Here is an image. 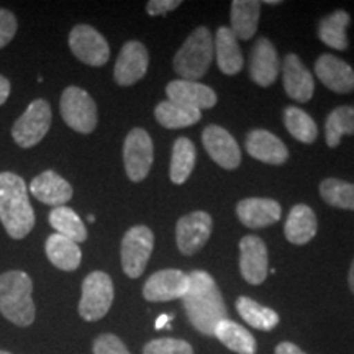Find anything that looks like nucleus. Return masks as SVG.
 <instances>
[{"instance_id":"ea45409f","label":"nucleus","mask_w":354,"mask_h":354,"mask_svg":"<svg viewBox=\"0 0 354 354\" xmlns=\"http://www.w3.org/2000/svg\"><path fill=\"white\" fill-rule=\"evenodd\" d=\"M276 354H307L305 351H302L297 344L294 343H289V342H284L281 344H277L276 348Z\"/></svg>"},{"instance_id":"39448f33","label":"nucleus","mask_w":354,"mask_h":354,"mask_svg":"<svg viewBox=\"0 0 354 354\" xmlns=\"http://www.w3.org/2000/svg\"><path fill=\"white\" fill-rule=\"evenodd\" d=\"M113 282L107 272L94 271L84 279L79 300V315L86 322H97L109 313L113 304Z\"/></svg>"},{"instance_id":"1a4fd4ad","label":"nucleus","mask_w":354,"mask_h":354,"mask_svg":"<svg viewBox=\"0 0 354 354\" xmlns=\"http://www.w3.org/2000/svg\"><path fill=\"white\" fill-rule=\"evenodd\" d=\"M154 146L151 136L143 128H133L123 145V162L128 179L141 183L153 166Z\"/></svg>"},{"instance_id":"58836bf2","label":"nucleus","mask_w":354,"mask_h":354,"mask_svg":"<svg viewBox=\"0 0 354 354\" xmlns=\"http://www.w3.org/2000/svg\"><path fill=\"white\" fill-rule=\"evenodd\" d=\"M180 3H183L180 0H151L146 3V12L153 17L166 15L167 12L176 10Z\"/></svg>"},{"instance_id":"37998d69","label":"nucleus","mask_w":354,"mask_h":354,"mask_svg":"<svg viewBox=\"0 0 354 354\" xmlns=\"http://www.w3.org/2000/svg\"><path fill=\"white\" fill-rule=\"evenodd\" d=\"M348 284H349V289L354 294V259L351 263V268H349V274H348Z\"/></svg>"},{"instance_id":"e433bc0d","label":"nucleus","mask_w":354,"mask_h":354,"mask_svg":"<svg viewBox=\"0 0 354 354\" xmlns=\"http://www.w3.org/2000/svg\"><path fill=\"white\" fill-rule=\"evenodd\" d=\"M94 354H131L125 346V343L118 338L117 335L104 333L97 336L94 346H92Z\"/></svg>"},{"instance_id":"c756f323","label":"nucleus","mask_w":354,"mask_h":354,"mask_svg":"<svg viewBox=\"0 0 354 354\" xmlns=\"http://www.w3.org/2000/svg\"><path fill=\"white\" fill-rule=\"evenodd\" d=\"M196 145L192 143L185 136L176 140L172 146V156H171V167L169 177L174 184H184L192 174L194 166H196Z\"/></svg>"},{"instance_id":"4468645a","label":"nucleus","mask_w":354,"mask_h":354,"mask_svg":"<svg viewBox=\"0 0 354 354\" xmlns=\"http://www.w3.org/2000/svg\"><path fill=\"white\" fill-rule=\"evenodd\" d=\"M205 151L223 169H236L241 162V151L236 140L218 125L207 127L202 133Z\"/></svg>"},{"instance_id":"4be33fe9","label":"nucleus","mask_w":354,"mask_h":354,"mask_svg":"<svg viewBox=\"0 0 354 354\" xmlns=\"http://www.w3.org/2000/svg\"><path fill=\"white\" fill-rule=\"evenodd\" d=\"M284 88L290 99L305 104L313 97L315 81L297 55H287L284 61Z\"/></svg>"},{"instance_id":"f704fd0d","label":"nucleus","mask_w":354,"mask_h":354,"mask_svg":"<svg viewBox=\"0 0 354 354\" xmlns=\"http://www.w3.org/2000/svg\"><path fill=\"white\" fill-rule=\"evenodd\" d=\"M320 196L328 205L342 210H354V184L328 177L320 184Z\"/></svg>"},{"instance_id":"9b49d317","label":"nucleus","mask_w":354,"mask_h":354,"mask_svg":"<svg viewBox=\"0 0 354 354\" xmlns=\"http://www.w3.org/2000/svg\"><path fill=\"white\" fill-rule=\"evenodd\" d=\"M214 221L207 212H194L179 218L176 225L177 248L184 256H194L205 246L212 234Z\"/></svg>"},{"instance_id":"393cba45","label":"nucleus","mask_w":354,"mask_h":354,"mask_svg":"<svg viewBox=\"0 0 354 354\" xmlns=\"http://www.w3.org/2000/svg\"><path fill=\"white\" fill-rule=\"evenodd\" d=\"M44 250H46V256L50 263L56 266L57 269H61V271H76L79 266H81L82 253L79 250V245L71 241L69 238L63 236V234L55 233L48 236Z\"/></svg>"},{"instance_id":"2f4dec72","label":"nucleus","mask_w":354,"mask_h":354,"mask_svg":"<svg viewBox=\"0 0 354 354\" xmlns=\"http://www.w3.org/2000/svg\"><path fill=\"white\" fill-rule=\"evenodd\" d=\"M236 310L248 325L261 331H271L279 325V315L272 308L264 307L250 297L236 300Z\"/></svg>"},{"instance_id":"0eeeda50","label":"nucleus","mask_w":354,"mask_h":354,"mask_svg":"<svg viewBox=\"0 0 354 354\" xmlns=\"http://www.w3.org/2000/svg\"><path fill=\"white\" fill-rule=\"evenodd\" d=\"M154 248V234L148 227L138 225L128 230L122 240L120 258L123 272L128 277L138 279L145 272Z\"/></svg>"},{"instance_id":"dca6fc26","label":"nucleus","mask_w":354,"mask_h":354,"mask_svg":"<svg viewBox=\"0 0 354 354\" xmlns=\"http://www.w3.org/2000/svg\"><path fill=\"white\" fill-rule=\"evenodd\" d=\"M315 74L320 82L336 94L354 91V69L346 61L333 55H322L315 63Z\"/></svg>"},{"instance_id":"2eb2a0df","label":"nucleus","mask_w":354,"mask_h":354,"mask_svg":"<svg viewBox=\"0 0 354 354\" xmlns=\"http://www.w3.org/2000/svg\"><path fill=\"white\" fill-rule=\"evenodd\" d=\"M268 248L259 236L248 234L240 241V271L248 284L259 286L268 277Z\"/></svg>"},{"instance_id":"79ce46f5","label":"nucleus","mask_w":354,"mask_h":354,"mask_svg":"<svg viewBox=\"0 0 354 354\" xmlns=\"http://www.w3.org/2000/svg\"><path fill=\"white\" fill-rule=\"evenodd\" d=\"M171 315H161L156 320V328L158 330H161V328H165V326H167V328H169V325H167V322L171 320Z\"/></svg>"},{"instance_id":"f3484780","label":"nucleus","mask_w":354,"mask_h":354,"mask_svg":"<svg viewBox=\"0 0 354 354\" xmlns=\"http://www.w3.org/2000/svg\"><path fill=\"white\" fill-rule=\"evenodd\" d=\"M166 94L171 102L185 105V107L205 110L212 109L216 105V94L214 88H210L205 84L196 81H184V79H177L171 81L166 87Z\"/></svg>"},{"instance_id":"7ed1b4c3","label":"nucleus","mask_w":354,"mask_h":354,"mask_svg":"<svg viewBox=\"0 0 354 354\" xmlns=\"http://www.w3.org/2000/svg\"><path fill=\"white\" fill-rule=\"evenodd\" d=\"M32 277L24 271L0 274V313L13 325L26 328L35 322L37 308L33 302Z\"/></svg>"},{"instance_id":"4c0bfd02","label":"nucleus","mask_w":354,"mask_h":354,"mask_svg":"<svg viewBox=\"0 0 354 354\" xmlns=\"http://www.w3.org/2000/svg\"><path fill=\"white\" fill-rule=\"evenodd\" d=\"M17 19L7 8H0V50L12 41L17 33Z\"/></svg>"},{"instance_id":"f8f14e48","label":"nucleus","mask_w":354,"mask_h":354,"mask_svg":"<svg viewBox=\"0 0 354 354\" xmlns=\"http://www.w3.org/2000/svg\"><path fill=\"white\" fill-rule=\"evenodd\" d=\"M149 66V55L143 43L128 41L123 44L115 63L113 77L118 86H133L145 77Z\"/></svg>"},{"instance_id":"f257e3e1","label":"nucleus","mask_w":354,"mask_h":354,"mask_svg":"<svg viewBox=\"0 0 354 354\" xmlns=\"http://www.w3.org/2000/svg\"><path fill=\"white\" fill-rule=\"evenodd\" d=\"M189 276V289L183 305L194 328L207 336H214L220 322L227 320V305L215 279L205 271H192Z\"/></svg>"},{"instance_id":"c9c22d12","label":"nucleus","mask_w":354,"mask_h":354,"mask_svg":"<svg viewBox=\"0 0 354 354\" xmlns=\"http://www.w3.org/2000/svg\"><path fill=\"white\" fill-rule=\"evenodd\" d=\"M143 354H194V349L184 339L158 338L145 344Z\"/></svg>"},{"instance_id":"c03bdc74","label":"nucleus","mask_w":354,"mask_h":354,"mask_svg":"<svg viewBox=\"0 0 354 354\" xmlns=\"http://www.w3.org/2000/svg\"><path fill=\"white\" fill-rule=\"evenodd\" d=\"M266 6H279V3H281V2H279V0H266Z\"/></svg>"},{"instance_id":"72a5a7b5","label":"nucleus","mask_w":354,"mask_h":354,"mask_svg":"<svg viewBox=\"0 0 354 354\" xmlns=\"http://www.w3.org/2000/svg\"><path fill=\"white\" fill-rule=\"evenodd\" d=\"M284 123L287 131L300 143L310 145L317 140L318 128L313 118L307 112L297 107H287L284 112Z\"/></svg>"},{"instance_id":"20e7f679","label":"nucleus","mask_w":354,"mask_h":354,"mask_svg":"<svg viewBox=\"0 0 354 354\" xmlns=\"http://www.w3.org/2000/svg\"><path fill=\"white\" fill-rule=\"evenodd\" d=\"M214 59V38L209 28L198 26L176 53L172 66L184 81H198L209 71Z\"/></svg>"},{"instance_id":"412c9836","label":"nucleus","mask_w":354,"mask_h":354,"mask_svg":"<svg viewBox=\"0 0 354 354\" xmlns=\"http://www.w3.org/2000/svg\"><path fill=\"white\" fill-rule=\"evenodd\" d=\"M30 192L44 205L63 207L73 197V187L55 171H44L30 184Z\"/></svg>"},{"instance_id":"6ab92c4d","label":"nucleus","mask_w":354,"mask_h":354,"mask_svg":"<svg viewBox=\"0 0 354 354\" xmlns=\"http://www.w3.org/2000/svg\"><path fill=\"white\" fill-rule=\"evenodd\" d=\"M246 151L266 165L281 166L289 159V149L284 141L268 130H253L246 136Z\"/></svg>"},{"instance_id":"9d476101","label":"nucleus","mask_w":354,"mask_h":354,"mask_svg":"<svg viewBox=\"0 0 354 354\" xmlns=\"http://www.w3.org/2000/svg\"><path fill=\"white\" fill-rule=\"evenodd\" d=\"M69 48L79 61L94 68L107 64L110 57L107 39L91 25H76L71 30Z\"/></svg>"},{"instance_id":"aec40b11","label":"nucleus","mask_w":354,"mask_h":354,"mask_svg":"<svg viewBox=\"0 0 354 354\" xmlns=\"http://www.w3.org/2000/svg\"><path fill=\"white\" fill-rule=\"evenodd\" d=\"M236 215L248 228H264L281 220L282 209L272 198L251 197L238 202Z\"/></svg>"},{"instance_id":"cd10ccee","label":"nucleus","mask_w":354,"mask_h":354,"mask_svg":"<svg viewBox=\"0 0 354 354\" xmlns=\"http://www.w3.org/2000/svg\"><path fill=\"white\" fill-rule=\"evenodd\" d=\"M154 117L161 127L177 130V128L192 127L202 118L201 110L185 107V105L176 104V102L165 100L154 110Z\"/></svg>"},{"instance_id":"6e6552de","label":"nucleus","mask_w":354,"mask_h":354,"mask_svg":"<svg viewBox=\"0 0 354 354\" xmlns=\"http://www.w3.org/2000/svg\"><path fill=\"white\" fill-rule=\"evenodd\" d=\"M51 127V107L44 99H37L26 107L24 115L13 123L12 136L20 148H33Z\"/></svg>"},{"instance_id":"b1692460","label":"nucleus","mask_w":354,"mask_h":354,"mask_svg":"<svg viewBox=\"0 0 354 354\" xmlns=\"http://www.w3.org/2000/svg\"><path fill=\"white\" fill-rule=\"evenodd\" d=\"M317 215L305 203L292 207L289 216H287L284 233L287 241L292 245H305L317 234Z\"/></svg>"},{"instance_id":"a19ab883","label":"nucleus","mask_w":354,"mask_h":354,"mask_svg":"<svg viewBox=\"0 0 354 354\" xmlns=\"http://www.w3.org/2000/svg\"><path fill=\"white\" fill-rule=\"evenodd\" d=\"M10 95V82L7 77L0 76V105H3Z\"/></svg>"},{"instance_id":"a18cd8bd","label":"nucleus","mask_w":354,"mask_h":354,"mask_svg":"<svg viewBox=\"0 0 354 354\" xmlns=\"http://www.w3.org/2000/svg\"><path fill=\"white\" fill-rule=\"evenodd\" d=\"M0 354H12V353H8V351H3V349H0Z\"/></svg>"},{"instance_id":"f03ea898","label":"nucleus","mask_w":354,"mask_h":354,"mask_svg":"<svg viewBox=\"0 0 354 354\" xmlns=\"http://www.w3.org/2000/svg\"><path fill=\"white\" fill-rule=\"evenodd\" d=\"M0 221L13 240L25 238L35 227L26 184L13 172H0Z\"/></svg>"},{"instance_id":"a878e982","label":"nucleus","mask_w":354,"mask_h":354,"mask_svg":"<svg viewBox=\"0 0 354 354\" xmlns=\"http://www.w3.org/2000/svg\"><path fill=\"white\" fill-rule=\"evenodd\" d=\"M349 21H351V17L344 10H335L330 15L323 17L318 24V38L333 50L346 51L349 46L346 37Z\"/></svg>"},{"instance_id":"423d86ee","label":"nucleus","mask_w":354,"mask_h":354,"mask_svg":"<svg viewBox=\"0 0 354 354\" xmlns=\"http://www.w3.org/2000/svg\"><path fill=\"white\" fill-rule=\"evenodd\" d=\"M61 117L74 131L92 133L97 127V105L94 99L81 87L71 86L61 95Z\"/></svg>"},{"instance_id":"c85d7f7f","label":"nucleus","mask_w":354,"mask_h":354,"mask_svg":"<svg viewBox=\"0 0 354 354\" xmlns=\"http://www.w3.org/2000/svg\"><path fill=\"white\" fill-rule=\"evenodd\" d=\"M214 336L220 339L225 346L238 354H256V339L240 323L223 320L215 328Z\"/></svg>"},{"instance_id":"473e14b6","label":"nucleus","mask_w":354,"mask_h":354,"mask_svg":"<svg viewBox=\"0 0 354 354\" xmlns=\"http://www.w3.org/2000/svg\"><path fill=\"white\" fill-rule=\"evenodd\" d=\"M344 135H354V105H343L330 112L325 122V138L330 148H336Z\"/></svg>"},{"instance_id":"5701e85b","label":"nucleus","mask_w":354,"mask_h":354,"mask_svg":"<svg viewBox=\"0 0 354 354\" xmlns=\"http://www.w3.org/2000/svg\"><path fill=\"white\" fill-rule=\"evenodd\" d=\"M215 55L216 64L227 76H234L243 69V53L238 44L236 35L228 26H220L215 35Z\"/></svg>"},{"instance_id":"bb28decb","label":"nucleus","mask_w":354,"mask_h":354,"mask_svg":"<svg viewBox=\"0 0 354 354\" xmlns=\"http://www.w3.org/2000/svg\"><path fill=\"white\" fill-rule=\"evenodd\" d=\"M261 2L234 0L232 3V30L240 39H251L258 30Z\"/></svg>"},{"instance_id":"ddd939ff","label":"nucleus","mask_w":354,"mask_h":354,"mask_svg":"<svg viewBox=\"0 0 354 354\" xmlns=\"http://www.w3.org/2000/svg\"><path fill=\"white\" fill-rule=\"evenodd\" d=\"M189 289V276L179 269H165L154 272L145 282L143 297L148 302H169L183 299Z\"/></svg>"},{"instance_id":"7c9ffc66","label":"nucleus","mask_w":354,"mask_h":354,"mask_svg":"<svg viewBox=\"0 0 354 354\" xmlns=\"http://www.w3.org/2000/svg\"><path fill=\"white\" fill-rule=\"evenodd\" d=\"M50 225L56 230L57 234H63V236L69 238L74 243H84L87 240V228L84 225L76 212L69 207H56L51 210L50 216Z\"/></svg>"},{"instance_id":"a211bd4d","label":"nucleus","mask_w":354,"mask_h":354,"mask_svg":"<svg viewBox=\"0 0 354 354\" xmlns=\"http://www.w3.org/2000/svg\"><path fill=\"white\" fill-rule=\"evenodd\" d=\"M279 76V56L274 44L268 38L256 39L251 51L250 77L261 87H269Z\"/></svg>"}]
</instances>
